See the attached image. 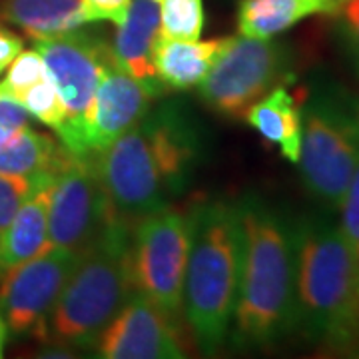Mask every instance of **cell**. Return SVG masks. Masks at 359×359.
I'll return each instance as SVG.
<instances>
[{"label":"cell","instance_id":"5","mask_svg":"<svg viewBox=\"0 0 359 359\" xmlns=\"http://www.w3.org/2000/svg\"><path fill=\"white\" fill-rule=\"evenodd\" d=\"M134 292L132 228L110 218L82 250L52 309L44 339L60 347H94Z\"/></svg>","mask_w":359,"mask_h":359},{"label":"cell","instance_id":"19","mask_svg":"<svg viewBox=\"0 0 359 359\" xmlns=\"http://www.w3.org/2000/svg\"><path fill=\"white\" fill-rule=\"evenodd\" d=\"M0 16L32 40L60 36L86 26L82 0H4Z\"/></svg>","mask_w":359,"mask_h":359},{"label":"cell","instance_id":"31","mask_svg":"<svg viewBox=\"0 0 359 359\" xmlns=\"http://www.w3.org/2000/svg\"><path fill=\"white\" fill-rule=\"evenodd\" d=\"M346 2H347V0H334V4H335V14L339 13V8H341V6H344Z\"/></svg>","mask_w":359,"mask_h":359},{"label":"cell","instance_id":"17","mask_svg":"<svg viewBox=\"0 0 359 359\" xmlns=\"http://www.w3.org/2000/svg\"><path fill=\"white\" fill-rule=\"evenodd\" d=\"M54 178L40 184L4 231L0 240V271L28 262L48 248V204Z\"/></svg>","mask_w":359,"mask_h":359},{"label":"cell","instance_id":"10","mask_svg":"<svg viewBox=\"0 0 359 359\" xmlns=\"http://www.w3.org/2000/svg\"><path fill=\"white\" fill-rule=\"evenodd\" d=\"M82 252L46 248L0 271V316L16 337H46V325Z\"/></svg>","mask_w":359,"mask_h":359},{"label":"cell","instance_id":"25","mask_svg":"<svg viewBox=\"0 0 359 359\" xmlns=\"http://www.w3.org/2000/svg\"><path fill=\"white\" fill-rule=\"evenodd\" d=\"M339 210H341L339 230L344 233L347 245L359 266V162L353 176L349 180V186H347Z\"/></svg>","mask_w":359,"mask_h":359},{"label":"cell","instance_id":"27","mask_svg":"<svg viewBox=\"0 0 359 359\" xmlns=\"http://www.w3.org/2000/svg\"><path fill=\"white\" fill-rule=\"evenodd\" d=\"M132 0H82V14L86 25L112 22L114 26L126 20Z\"/></svg>","mask_w":359,"mask_h":359},{"label":"cell","instance_id":"6","mask_svg":"<svg viewBox=\"0 0 359 359\" xmlns=\"http://www.w3.org/2000/svg\"><path fill=\"white\" fill-rule=\"evenodd\" d=\"M359 162V98L320 80L302 102L299 168L308 194L327 212L339 210Z\"/></svg>","mask_w":359,"mask_h":359},{"label":"cell","instance_id":"13","mask_svg":"<svg viewBox=\"0 0 359 359\" xmlns=\"http://www.w3.org/2000/svg\"><path fill=\"white\" fill-rule=\"evenodd\" d=\"M160 94V90L142 84L140 80L118 68L110 52V58L106 60L98 78L86 118L82 138L84 156L100 152L124 132L134 128L148 114L152 100Z\"/></svg>","mask_w":359,"mask_h":359},{"label":"cell","instance_id":"23","mask_svg":"<svg viewBox=\"0 0 359 359\" xmlns=\"http://www.w3.org/2000/svg\"><path fill=\"white\" fill-rule=\"evenodd\" d=\"M6 70L8 72L4 80H0V98L13 100V102H16V98L26 88H30L40 78L46 76V66L36 48L20 52Z\"/></svg>","mask_w":359,"mask_h":359},{"label":"cell","instance_id":"21","mask_svg":"<svg viewBox=\"0 0 359 359\" xmlns=\"http://www.w3.org/2000/svg\"><path fill=\"white\" fill-rule=\"evenodd\" d=\"M160 34L166 39H202L205 25L204 0H158Z\"/></svg>","mask_w":359,"mask_h":359},{"label":"cell","instance_id":"32","mask_svg":"<svg viewBox=\"0 0 359 359\" xmlns=\"http://www.w3.org/2000/svg\"><path fill=\"white\" fill-rule=\"evenodd\" d=\"M353 355H358L359 358V346H358V349H355V353H353Z\"/></svg>","mask_w":359,"mask_h":359},{"label":"cell","instance_id":"22","mask_svg":"<svg viewBox=\"0 0 359 359\" xmlns=\"http://www.w3.org/2000/svg\"><path fill=\"white\" fill-rule=\"evenodd\" d=\"M16 104H20L28 112V116H34L39 122H42L44 126H48L54 132H60V128L65 126V104H62L56 84L52 82L48 70H46V76L40 78L36 84L26 88L16 98Z\"/></svg>","mask_w":359,"mask_h":359},{"label":"cell","instance_id":"28","mask_svg":"<svg viewBox=\"0 0 359 359\" xmlns=\"http://www.w3.org/2000/svg\"><path fill=\"white\" fill-rule=\"evenodd\" d=\"M28 126V112L20 104L0 98V144L11 140L18 130Z\"/></svg>","mask_w":359,"mask_h":359},{"label":"cell","instance_id":"24","mask_svg":"<svg viewBox=\"0 0 359 359\" xmlns=\"http://www.w3.org/2000/svg\"><path fill=\"white\" fill-rule=\"evenodd\" d=\"M56 174H44L34 178H22V176H2L0 174V240L6 228L20 210V205L32 196L42 182L54 178Z\"/></svg>","mask_w":359,"mask_h":359},{"label":"cell","instance_id":"1","mask_svg":"<svg viewBox=\"0 0 359 359\" xmlns=\"http://www.w3.org/2000/svg\"><path fill=\"white\" fill-rule=\"evenodd\" d=\"M200 148L192 118L180 104L168 102L92 154L112 218L134 228L170 205L192 178Z\"/></svg>","mask_w":359,"mask_h":359},{"label":"cell","instance_id":"30","mask_svg":"<svg viewBox=\"0 0 359 359\" xmlns=\"http://www.w3.org/2000/svg\"><path fill=\"white\" fill-rule=\"evenodd\" d=\"M6 339H8V327H6V323H4L2 316H0V358H2V353H4Z\"/></svg>","mask_w":359,"mask_h":359},{"label":"cell","instance_id":"4","mask_svg":"<svg viewBox=\"0 0 359 359\" xmlns=\"http://www.w3.org/2000/svg\"><path fill=\"white\" fill-rule=\"evenodd\" d=\"M192 236L182 311L196 346L214 355L230 335L240 278V218L236 202L205 200L190 208Z\"/></svg>","mask_w":359,"mask_h":359},{"label":"cell","instance_id":"8","mask_svg":"<svg viewBox=\"0 0 359 359\" xmlns=\"http://www.w3.org/2000/svg\"><path fill=\"white\" fill-rule=\"evenodd\" d=\"M190 212L166 205L132 228L134 287L178 318L190 254Z\"/></svg>","mask_w":359,"mask_h":359},{"label":"cell","instance_id":"12","mask_svg":"<svg viewBox=\"0 0 359 359\" xmlns=\"http://www.w3.org/2000/svg\"><path fill=\"white\" fill-rule=\"evenodd\" d=\"M92 349L102 359L186 358L176 316L140 292L130 295Z\"/></svg>","mask_w":359,"mask_h":359},{"label":"cell","instance_id":"16","mask_svg":"<svg viewBox=\"0 0 359 359\" xmlns=\"http://www.w3.org/2000/svg\"><path fill=\"white\" fill-rule=\"evenodd\" d=\"M224 39L178 40L158 34L152 48L156 76L164 88L188 90L198 86L210 70Z\"/></svg>","mask_w":359,"mask_h":359},{"label":"cell","instance_id":"20","mask_svg":"<svg viewBox=\"0 0 359 359\" xmlns=\"http://www.w3.org/2000/svg\"><path fill=\"white\" fill-rule=\"evenodd\" d=\"M68 156L70 152L60 142L26 126L0 144V174L22 178L56 174Z\"/></svg>","mask_w":359,"mask_h":359},{"label":"cell","instance_id":"7","mask_svg":"<svg viewBox=\"0 0 359 359\" xmlns=\"http://www.w3.org/2000/svg\"><path fill=\"white\" fill-rule=\"evenodd\" d=\"M292 78V52L285 44L238 32L224 36L222 48L198 86L200 98L210 108L238 118L278 84L294 82Z\"/></svg>","mask_w":359,"mask_h":359},{"label":"cell","instance_id":"3","mask_svg":"<svg viewBox=\"0 0 359 359\" xmlns=\"http://www.w3.org/2000/svg\"><path fill=\"white\" fill-rule=\"evenodd\" d=\"M297 332L327 351L359 346V266L339 226L320 214L294 222Z\"/></svg>","mask_w":359,"mask_h":359},{"label":"cell","instance_id":"9","mask_svg":"<svg viewBox=\"0 0 359 359\" xmlns=\"http://www.w3.org/2000/svg\"><path fill=\"white\" fill-rule=\"evenodd\" d=\"M34 48L65 104L66 120L56 132L58 142L70 154L84 156V126L100 72L110 58V46L98 34L78 28L60 36L34 40Z\"/></svg>","mask_w":359,"mask_h":359},{"label":"cell","instance_id":"26","mask_svg":"<svg viewBox=\"0 0 359 359\" xmlns=\"http://www.w3.org/2000/svg\"><path fill=\"white\" fill-rule=\"evenodd\" d=\"M339 18V34L344 48L359 76V0H347L335 14Z\"/></svg>","mask_w":359,"mask_h":359},{"label":"cell","instance_id":"18","mask_svg":"<svg viewBox=\"0 0 359 359\" xmlns=\"http://www.w3.org/2000/svg\"><path fill=\"white\" fill-rule=\"evenodd\" d=\"M316 14L335 16L334 0H240L238 32L256 39H276Z\"/></svg>","mask_w":359,"mask_h":359},{"label":"cell","instance_id":"2","mask_svg":"<svg viewBox=\"0 0 359 359\" xmlns=\"http://www.w3.org/2000/svg\"><path fill=\"white\" fill-rule=\"evenodd\" d=\"M240 278L230 337L236 349H268L297 332L294 222L262 196L238 202Z\"/></svg>","mask_w":359,"mask_h":359},{"label":"cell","instance_id":"11","mask_svg":"<svg viewBox=\"0 0 359 359\" xmlns=\"http://www.w3.org/2000/svg\"><path fill=\"white\" fill-rule=\"evenodd\" d=\"M112 218L94 156H68L50 188L48 248L82 252Z\"/></svg>","mask_w":359,"mask_h":359},{"label":"cell","instance_id":"15","mask_svg":"<svg viewBox=\"0 0 359 359\" xmlns=\"http://www.w3.org/2000/svg\"><path fill=\"white\" fill-rule=\"evenodd\" d=\"M245 122L282 156L297 164L302 154V102L285 84H278L245 110Z\"/></svg>","mask_w":359,"mask_h":359},{"label":"cell","instance_id":"29","mask_svg":"<svg viewBox=\"0 0 359 359\" xmlns=\"http://www.w3.org/2000/svg\"><path fill=\"white\" fill-rule=\"evenodd\" d=\"M25 50V42L13 30L0 26V74L13 65V60Z\"/></svg>","mask_w":359,"mask_h":359},{"label":"cell","instance_id":"14","mask_svg":"<svg viewBox=\"0 0 359 359\" xmlns=\"http://www.w3.org/2000/svg\"><path fill=\"white\" fill-rule=\"evenodd\" d=\"M160 34V2L158 0H132L128 16L116 26L112 40V58L118 68L156 90H164L152 65V48Z\"/></svg>","mask_w":359,"mask_h":359}]
</instances>
